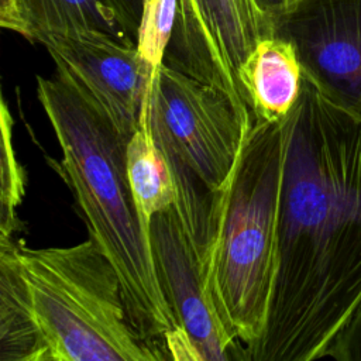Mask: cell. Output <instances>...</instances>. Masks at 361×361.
Masks as SVG:
<instances>
[{"mask_svg": "<svg viewBox=\"0 0 361 361\" xmlns=\"http://www.w3.org/2000/svg\"><path fill=\"white\" fill-rule=\"evenodd\" d=\"M361 302V118L303 76L283 118L276 272L248 361L324 358Z\"/></svg>", "mask_w": 361, "mask_h": 361, "instance_id": "1", "label": "cell"}, {"mask_svg": "<svg viewBox=\"0 0 361 361\" xmlns=\"http://www.w3.org/2000/svg\"><path fill=\"white\" fill-rule=\"evenodd\" d=\"M37 97L54 130L61 171L92 237L113 262L134 329L166 355V334L180 327L159 285L149 230L127 175V142L66 79L37 76ZM168 360V357H166Z\"/></svg>", "mask_w": 361, "mask_h": 361, "instance_id": "2", "label": "cell"}, {"mask_svg": "<svg viewBox=\"0 0 361 361\" xmlns=\"http://www.w3.org/2000/svg\"><path fill=\"white\" fill-rule=\"evenodd\" d=\"M283 120H255L223 193L204 258L209 293L247 351L259 340L278 255Z\"/></svg>", "mask_w": 361, "mask_h": 361, "instance_id": "3", "label": "cell"}, {"mask_svg": "<svg viewBox=\"0 0 361 361\" xmlns=\"http://www.w3.org/2000/svg\"><path fill=\"white\" fill-rule=\"evenodd\" d=\"M39 337L38 361H157L162 350L133 326L120 276L92 238L58 248H16Z\"/></svg>", "mask_w": 361, "mask_h": 361, "instance_id": "4", "label": "cell"}, {"mask_svg": "<svg viewBox=\"0 0 361 361\" xmlns=\"http://www.w3.org/2000/svg\"><path fill=\"white\" fill-rule=\"evenodd\" d=\"M147 111L172 172L173 209L204 267L223 193L255 120L245 118L220 89L165 63Z\"/></svg>", "mask_w": 361, "mask_h": 361, "instance_id": "5", "label": "cell"}, {"mask_svg": "<svg viewBox=\"0 0 361 361\" xmlns=\"http://www.w3.org/2000/svg\"><path fill=\"white\" fill-rule=\"evenodd\" d=\"M303 76L330 102L361 118V0H293L272 17Z\"/></svg>", "mask_w": 361, "mask_h": 361, "instance_id": "6", "label": "cell"}, {"mask_svg": "<svg viewBox=\"0 0 361 361\" xmlns=\"http://www.w3.org/2000/svg\"><path fill=\"white\" fill-rule=\"evenodd\" d=\"M41 44L54 61L55 73L130 140L157 79L137 44L94 30L49 34Z\"/></svg>", "mask_w": 361, "mask_h": 361, "instance_id": "7", "label": "cell"}, {"mask_svg": "<svg viewBox=\"0 0 361 361\" xmlns=\"http://www.w3.org/2000/svg\"><path fill=\"white\" fill-rule=\"evenodd\" d=\"M149 241L162 292L202 361L244 358L240 343L214 307L203 262L173 207L152 217Z\"/></svg>", "mask_w": 361, "mask_h": 361, "instance_id": "8", "label": "cell"}, {"mask_svg": "<svg viewBox=\"0 0 361 361\" xmlns=\"http://www.w3.org/2000/svg\"><path fill=\"white\" fill-rule=\"evenodd\" d=\"M199 39L183 73L220 89L250 120L238 71L257 42L272 35V20L255 0H193Z\"/></svg>", "mask_w": 361, "mask_h": 361, "instance_id": "9", "label": "cell"}, {"mask_svg": "<svg viewBox=\"0 0 361 361\" xmlns=\"http://www.w3.org/2000/svg\"><path fill=\"white\" fill-rule=\"evenodd\" d=\"M245 102L255 120L281 121L295 106L303 72L293 45L276 35L264 37L238 71Z\"/></svg>", "mask_w": 361, "mask_h": 361, "instance_id": "10", "label": "cell"}, {"mask_svg": "<svg viewBox=\"0 0 361 361\" xmlns=\"http://www.w3.org/2000/svg\"><path fill=\"white\" fill-rule=\"evenodd\" d=\"M147 103L140 124L127 142V175L141 220L149 230L154 216L175 206L176 189L165 155L149 127Z\"/></svg>", "mask_w": 361, "mask_h": 361, "instance_id": "11", "label": "cell"}, {"mask_svg": "<svg viewBox=\"0 0 361 361\" xmlns=\"http://www.w3.org/2000/svg\"><path fill=\"white\" fill-rule=\"evenodd\" d=\"M27 41L41 44L49 34L94 30L137 44L107 0H18Z\"/></svg>", "mask_w": 361, "mask_h": 361, "instance_id": "12", "label": "cell"}, {"mask_svg": "<svg viewBox=\"0 0 361 361\" xmlns=\"http://www.w3.org/2000/svg\"><path fill=\"white\" fill-rule=\"evenodd\" d=\"M16 248V243L0 244V361H38L39 337Z\"/></svg>", "mask_w": 361, "mask_h": 361, "instance_id": "13", "label": "cell"}, {"mask_svg": "<svg viewBox=\"0 0 361 361\" xmlns=\"http://www.w3.org/2000/svg\"><path fill=\"white\" fill-rule=\"evenodd\" d=\"M13 118L7 103L1 107V219H0V244L14 243L13 237L20 230L17 207L24 196V171L20 165L13 147Z\"/></svg>", "mask_w": 361, "mask_h": 361, "instance_id": "14", "label": "cell"}, {"mask_svg": "<svg viewBox=\"0 0 361 361\" xmlns=\"http://www.w3.org/2000/svg\"><path fill=\"white\" fill-rule=\"evenodd\" d=\"M179 0H142L137 32V49L142 61L157 76L165 58L176 23Z\"/></svg>", "mask_w": 361, "mask_h": 361, "instance_id": "15", "label": "cell"}, {"mask_svg": "<svg viewBox=\"0 0 361 361\" xmlns=\"http://www.w3.org/2000/svg\"><path fill=\"white\" fill-rule=\"evenodd\" d=\"M199 39V20L193 0H179L176 23L165 58L175 66H186Z\"/></svg>", "mask_w": 361, "mask_h": 361, "instance_id": "16", "label": "cell"}, {"mask_svg": "<svg viewBox=\"0 0 361 361\" xmlns=\"http://www.w3.org/2000/svg\"><path fill=\"white\" fill-rule=\"evenodd\" d=\"M326 357L337 361H361V302L333 337Z\"/></svg>", "mask_w": 361, "mask_h": 361, "instance_id": "17", "label": "cell"}, {"mask_svg": "<svg viewBox=\"0 0 361 361\" xmlns=\"http://www.w3.org/2000/svg\"><path fill=\"white\" fill-rule=\"evenodd\" d=\"M107 1L117 13L127 32L137 42V32H138V25L141 20V11H142V0H107Z\"/></svg>", "mask_w": 361, "mask_h": 361, "instance_id": "18", "label": "cell"}, {"mask_svg": "<svg viewBox=\"0 0 361 361\" xmlns=\"http://www.w3.org/2000/svg\"><path fill=\"white\" fill-rule=\"evenodd\" d=\"M0 25L27 38V23L18 0H0Z\"/></svg>", "mask_w": 361, "mask_h": 361, "instance_id": "19", "label": "cell"}, {"mask_svg": "<svg viewBox=\"0 0 361 361\" xmlns=\"http://www.w3.org/2000/svg\"><path fill=\"white\" fill-rule=\"evenodd\" d=\"M258 7L272 20L275 14H278L281 10H283L288 4H290L293 0H255Z\"/></svg>", "mask_w": 361, "mask_h": 361, "instance_id": "20", "label": "cell"}]
</instances>
